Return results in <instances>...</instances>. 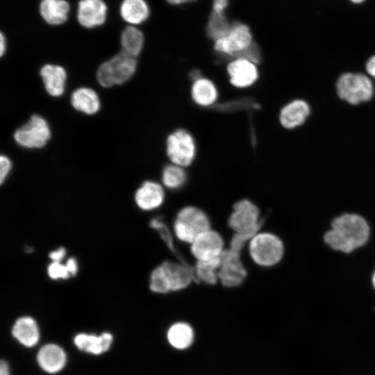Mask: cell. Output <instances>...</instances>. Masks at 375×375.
Here are the masks:
<instances>
[{
  "mask_svg": "<svg viewBox=\"0 0 375 375\" xmlns=\"http://www.w3.org/2000/svg\"><path fill=\"white\" fill-rule=\"evenodd\" d=\"M136 68L135 57L122 51L100 65L97 72V81L106 88L121 85L133 76Z\"/></svg>",
  "mask_w": 375,
  "mask_h": 375,
  "instance_id": "6da1fadb",
  "label": "cell"
},
{
  "mask_svg": "<svg viewBox=\"0 0 375 375\" xmlns=\"http://www.w3.org/2000/svg\"><path fill=\"white\" fill-rule=\"evenodd\" d=\"M249 251L256 264L265 267H272L282 259L284 246L276 235L268 232H258L249 240Z\"/></svg>",
  "mask_w": 375,
  "mask_h": 375,
  "instance_id": "7a4b0ae2",
  "label": "cell"
},
{
  "mask_svg": "<svg viewBox=\"0 0 375 375\" xmlns=\"http://www.w3.org/2000/svg\"><path fill=\"white\" fill-rule=\"evenodd\" d=\"M331 228L338 231L356 249L364 246L370 236L367 220L355 213H345L335 217L331 222Z\"/></svg>",
  "mask_w": 375,
  "mask_h": 375,
  "instance_id": "3957f363",
  "label": "cell"
},
{
  "mask_svg": "<svg viewBox=\"0 0 375 375\" xmlns=\"http://www.w3.org/2000/svg\"><path fill=\"white\" fill-rule=\"evenodd\" d=\"M339 97L351 104L369 101L373 96V85L369 78L362 74L342 75L336 85Z\"/></svg>",
  "mask_w": 375,
  "mask_h": 375,
  "instance_id": "277c9868",
  "label": "cell"
},
{
  "mask_svg": "<svg viewBox=\"0 0 375 375\" xmlns=\"http://www.w3.org/2000/svg\"><path fill=\"white\" fill-rule=\"evenodd\" d=\"M258 208L251 201L242 199L235 203L228 218V226L239 234H256L262 225Z\"/></svg>",
  "mask_w": 375,
  "mask_h": 375,
  "instance_id": "5b68a950",
  "label": "cell"
},
{
  "mask_svg": "<svg viewBox=\"0 0 375 375\" xmlns=\"http://www.w3.org/2000/svg\"><path fill=\"white\" fill-rule=\"evenodd\" d=\"M167 154L172 164L182 167H188L196 154L193 137L183 129L174 131L167 140Z\"/></svg>",
  "mask_w": 375,
  "mask_h": 375,
  "instance_id": "8992f818",
  "label": "cell"
},
{
  "mask_svg": "<svg viewBox=\"0 0 375 375\" xmlns=\"http://www.w3.org/2000/svg\"><path fill=\"white\" fill-rule=\"evenodd\" d=\"M51 138L49 126L43 117L34 115L14 133L15 142L26 148H41Z\"/></svg>",
  "mask_w": 375,
  "mask_h": 375,
  "instance_id": "52a82bcc",
  "label": "cell"
},
{
  "mask_svg": "<svg viewBox=\"0 0 375 375\" xmlns=\"http://www.w3.org/2000/svg\"><path fill=\"white\" fill-rule=\"evenodd\" d=\"M252 35L248 26L240 22L231 25L226 36L215 42V50L226 57L234 58L252 44Z\"/></svg>",
  "mask_w": 375,
  "mask_h": 375,
  "instance_id": "ba28073f",
  "label": "cell"
},
{
  "mask_svg": "<svg viewBox=\"0 0 375 375\" xmlns=\"http://www.w3.org/2000/svg\"><path fill=\"white\" fill-rule=\"evenodd\" d=\"M219 280L226 287L241 285L247 275V270L240 259V252L233 249H224L220 256Z\"/></svg>",
  "mask_w": 375,
  "mask_h": 375,
  "instance_id": "9c48e42d",
  "label": "cell"
},
{
  "mask_svg": "<svg viewBox=\"0 0 375 375\" xmlns=\"http://www.w3.org/2000/svg\"><path fill=\"white\" fill-rule=\"evenodd\" d=\"M224 240L217 231L208 229L199 233L191 244L190 251L197 260H208L220 257Z\"/></svg>",
  "mask_w": 375,
  "mask_h": 375,
  "instance_id": "30bf717a",
  "label": "cell"
},
{
  "mask_svg": "<svg viewBox=\"0 0 375 375\" xmlns=\"http://www.w3.org/2000/svg\"><path fill=\"white\" fill-rule=\"evenodd\" d=\"M256 64L244 58H234L227 67L231 84L239 88L253 85L258 77Z\"/></svg>",
  "mask_w": 375,
  "mask_h": 375,
  "instance_id": "8fae6325",
  "label": "cell"
},
{
  "mask_svg": "<svg viewBox=\"0 0 375 375\" xmlns=\"http://www.w3.org/2000/svg\"><path fill=\"white\" fill-rule=\"evenodd\" d=\"M165 199L162 186L157 182L147 181L136 190L134 201L142 210L151 211L159 208Z\"/></svg>",
  "mask_w": 375,
  "mask_h": 375,
  "instance_id": "7c38bea8",
  "label": "cell"
},
{
  "mask_svg": "<svg viewBox=\"0 0 375 375\" xmlns=\"http://www.w3.org/2000/svg\"><path fill=\"white\" fill-rule=\"evenodd\" d=\"M107 6L102 0H81L77 18L83 27L91 28L103 24L106 18Z\"/></svg>",
  "mask_w": 375,
  "mask_h": 375,
  "instance_id": "4fadbf2b",
  "label": "cell"
},
{
  "mask_svg": "<svg viewBox=\"0 0 375 375\" xmlns=\"http://www.w3.org/2000/svg\"><path fill=\"white\" fill-rule=\"evenodd\" d=\"M36 358L40 367L48 374L60 372L67 362L65 351L53 343L43 345L38 351Z\"/></svg>",
  "mask_w": 375,
  "mask_h": 375,
  "instance_id": "5bb4252c",
  "label": "cell"
},
{
  "mask_svg": "<svg viewBox=\"0 0 375 375\" xmlns=\"http://www.w3.org/2000/svg\"><path fill=\"white\" fill-rule=\"evenodd\" d=\"M167 282L170 292L186 288L192 281H195L194 270L189 265L170 261L162 262Z\"/></svg>",
  "mask_w": 375,
  "mask_h": 375,
  "instance_id": "9a60e30c",
  "label": "cell"
},
{
  "mask_svg": "<svg viewBox=\"0 0 375 375\" xmlns=\"http://www.w3.org/2000/svg\"><path fill=\"white\" fill-rule=\"evenodd\" d=\"M112 340L113 336L108 332L99 335L81 333L74 338V343L79 350L93 355H101L108 351Z\"/></svg>",
  "mask_w": 375,
  "mask_h": 375,
  "instance_id": "2e32d148",
  "label": "cell"
},
{
  "mask_svg": "<svg viewBox=\"0 0 375 375\" xmlns=\"http://www.w3.org/2000/svg\"><path fill=\"white\" fill-rule=\"evenodd\" d=\"M12 335L22 345L29 348L35 346L40 337L38 325L30 316H22L16 319Z\"/></svg>",
  "mask_w": 375,
  "mask_h": 375,
  "instance_id": "e0dca14e",
  "label": "cell"
},
{
  "mask_svg": "<svg viewBox=\"0 0 375 375\" xmlns=\"http://www.w3.org/2000/svg\"><path fill=\"white\" fill-rule=\"evenodd\" d=\"M47 92L53 97H60L65 91L67 73L65 69L56 65L47 64L40 69Z\"/></svg>",
  "mask_w": 375,
  "mask_h": 375,
  "instance_id": "ac0fdd59",
  "label": "cell"
},
{
  "mask_svg": "<svg viewBox=\"0 0 375 375\" xmlns=\"http://www.w3.org/2000/svg\"><path fill=\"white\" fill-rule=\"evenodd\" d=\"M310 114V107L302 100H294L285 106L280 112V122L286 128L301 125Z\"/></svg>",
  "mask_w": 375,
  "mask_h": 375,
  "instance_id": "d6986e66",
  "label": "cell"
},
{
  "mask_svg": "<svg viewBox=\"0 0 375 375\" xmlns=\"http://www.w3.org/2000/svg\"><path fill=\"white\" fill-rule=\"evenodd\" d=\"M176 219L197 235L210 229V222L207 215L194 206L183 208L178 211Z\"/></svg>",
  "mask_w": 375,
  "mask_h": 375,
  "instance_id": "ffe728a7",
  "label": "cell"
},
{
  "mask_svg": "<svg viewBox=\"0 0 375 375\" xmlns=\"http://www.w3.org/2000/svg\"><path fill=\"white\" fill-rule=\"evenodd\" d=\"M69 4L65 0H42L40 13L43 19L51 25H60L67 19Z\"/></svg>",
  "mask_w": 375,
  "mask_h": 375,
  "instance_id": "44dd1931",
  "label": "cell"
},
{
  "mask_svg": "<svg viewBox=\"0 0 375 375\" xmlns=\"http://www.w3.org/2000/svg\"><path fill=\"white\" fill-rule=\"evenodd\" d=\"M71 103L77 110L93 115L100 108V101L97 92L89 88H80L72 94Z\"/></svg>",
  "mask_w": 375,
  "mask_h": 375,
  "instance_id": "7402d4cb",
  "label": "cell"
},
{
  "mask_svg": "<svg viewBox=\"0 0 375 375\" xmlns=\"http://www.w3.org/2000/svg\"><path fill=\"white\" fill-rule=\"evenodd\" d=\"M168 342L176 349L183 350L190 347L194 342V333L192 326L183 322L173 324L167 333Z\"/></svg>",
  "mask_w": 375,
  "mask_h": 375,
  "instance_id": "603a6c76",
  "label": "cell"
},
{
  "mask_svg": "<svg viewBox=\"0 0 375 375\" xmlns=\"http://www.w3.org/2000/svg\"><path fill=\"white\" fill-rule=\"evenodd\" d=\"M120 14L124 21L131 24H140L149 15V8L144 0H124Z\"/></svg>",
  "mask_w": 375,
  "mask_h": 375,
  "instance_id": "cb8c5ba5",
  "label": "cell"
},
{
  "mask_svg": "<svg viewBox=\"0 0 375 375\" xmlns=\"http://www.w3.org/2000/svg\"><path fill=\"white\" fill-rule=\"evenodd\" d=\"M191 94L194 101L201 106H210L217 99V90L209 79L200 78L194 81Z\"/></svg>",
  "mask_w": 375,
  "mask_h": 375,
  "instance_id": "d4e9b609",
  "label": "cell"
},
{
  "mask_svg": "<svg viewBox=\"0 0 375 375\" xmlns=\"http://www.w3.org/2000/svg\"><path fill=\"white\" fill-rule=\"evenodd\" d=\"M220 263V257L208 260H197L193 269L195 281L215 285L219 281Z\"/></svg>",
  "mask_w": 375,
  "mask_h": 375,
  "instance_id": "484cf974",
  "label": "cell"
},
{
  "mask_svg": "<svg viewBox=\"0 0 375 375\" xmlns=\"http://www.w3.org/2000/svg\"><path fill=\"white\" fill-rule=\"evenodd\" d=\"M120 42L124 52L136 57L142 50L144 38L138 28L130 26L122 31Z\"/></svg>",
  "mask_w": 375,
  "mask_h": 375,
  "instance_id": "4316f807",
  "label": "cell"
},
{
  "mask_svg": "<svg viewBox=\"0 0 375 375\" xmlns=\"http://www.w3.org/2000/svg\"><path fill=\"white\" fill-rule=\"evenodd\" d=\"M231 25L224 13L212 11L207 23L206 32L208 36L215 42L226 36Z\"/></svg>",
  "mask_w": 375,
  "mask_h": 375,
  "instance_id": "83f0119b",
  "label": "cell"
},
{
  "mask_svg": "<svg viewBox=\"0 0 375 375\" xmlns=\"http://www.w3.org/2000/svg\"><path fill=\"white\" fill-rule=\"evenodd\" d=\"M187 180V174L183 167L171 164L165 166L162 172L163 185L170 190L181 188Z\"/></svg>",
  "mask_w": 375,
  "mask_h": 375,
  "instance_id": "f1b7e54d",
  "label": "cell"
},
{
  "mask_svg": "<svg viewBox=\"0 0 375 375\" xmlns=\"http://www.w3.org/2000/svg\"><path fill=\"white\" fill-rule=\"evenodd\" d=\"M325 243L332 249L342 253H351L356 249L338 231L331 228L324 235Z\"/></svg>",
  "mask_w": 375,
  "mask_h": 375,
  "instance_id": "f546056e",
  "label": "cell"
},
{
  "mask_svg": "<svg viewBox=\"0 0 375 375\" xmlns=\"http://www.w3.org/2000/svg\"><path fill=\"white\" fill-rule=\"evenodd\" d=\"M47 274L53 281L67 280L72 277L66 264L61 262H51L47 267Z\"/></svg>",
  "mask_w": 375,
  "mask_h": 375,
  "instance_id": "4dcf8cb0",
  "label": "cell"
},
{
  "mask_svg": "<svg viewBox=\"0 0 375 375\" xmlns=\"http://www.w3.org/2000/svg\"><path fill=\"white\" fill-rule=\"evenodd\" d=\"M149 226L151 228L156 230L168 247L174 253H177L174 246L171 233L167 225L160 219L153 218L150 221Z\"/></svg>",
  "mask_w": 375,
  "mask_h": 375,
  "instance_id": "1f68e13d",
  "label": "cell"
},
{
  "mask_svg": "<svg viewBox=\"0 0 375 375\" xmlns=\"http://www.w3.org/2000/svg\"><path fill=\"white\" fill-rule=\"evenodd\" d=\"M234 58H244L258 64L261 60V52L259 47L255 43L252 44L242 52L237 54Z\"/></svg>",
  "mask_w": 375,
  "mask_h": 375,
  "instance_id": "d6a6232c",
  "label": "cell"
},
{
  "mask_svg": "<svg viewBox=\"0 0 375 375\" xmlns=\"http://www.w3.org/2000/svg\"><path fill=\"white\" fill-rule=\"evenodd\" d=\"M250 106H256V104L251 103L250 100L242 99L219 105L218 106V109L228 111L238 109L240 110V108H246Z\"/></svg>",
  "mask_w": 375,
  "mask_h": 375,
  "instance_id": "836d02e7",
  "label": "cell"
},
{
  "mask_svg": "<svg viewBox=\"0 0 375 375\" xmlns=\"http://www.w3.org/2000/svg\"><path fill=\"white\" fill-rule=\"evenodd\" d=\"M0 183L2 185L7 179L12 169V162L6 156L0 157Z\"/></svg>",
  "mask_w": 375,
  "mask_h": 375,
  "instance_id": "e575fe53",
  "label": "cell"
},
{
  "mask_svg": "<svg viewBox=\"0 0 375 375\" xmlns=\"http://www.w3.org/2000/svg\"><path fill=\"white\" fill-rule=\"evenodd\" d=\"M67 255V250L63 247H60L49 252V258L51 262H61Z\"/></svg>",
  "mask_w": 375,
  "mask_h": 375,
  "instance_id": "d590c367",
  "label": "cell"
},
{
  "mask_svg": "<svg viewBox=\"0 0 375 375\" xmlns=\"http://www.w3.org/2000/svg\"><path fill=\"white\" fill-rule=\"evenodd\" d=\"M65 264L72 277L76 276L78 272V263L76 258L69 257Z\"/></svg>",
  "mask_w": 375,
  "mask_h": 375,
  "instance_id": "8d00e7d4",
  "label": "cell"
},
{
  "mask_svg": "<svg viewBox=\"0 0 375 375\" xmlns=\"http://www.w3.org/2000/svg\"><path fill=\"white\" fill-rule=\"evenodd\" d=\"M228 5V0H213L212 11L218 13H224Z\"/></svg>",
  "mask_w": 375,
  "mask_h": 375,
  "instance_id": "74e56055",
  "label": "cell"
},
{
  "mask_svg": "<svg viewBox=\"0 0 375 375\" xmlns=\"http://www.w3.org/2000/svg\"><path fill=\"white\" fill-rule=\"evenodd\" d=\"M366 68L367 72L375 78V56L367 61Z\"/></svg>",
  "mask_w": 375,
  "mask_h": 375,
  "instance_id": "f35d334b",
  "label": "cell"
},
{
  "mask_svg": "<svg viewBox=\"0 0 375 375\" xmlns=\"http://www.w3.org/2000/svg\"><path fill=\"white\" fill-rule=\"evenodd\" d=\"M0 375H10L9 365L3 359H1L0 362Z\"/></svg>",
  "mask_w": 375,
  "mask_h": 375,
  "instance_id": "ab89813d",
  "label": "cell"
},
{
  "mask_svg": "<svg viewBox=\"0 0 375 375\" xmlns=\"http://www.w3.org/2000/svg\"><path fill=\"white\" fill-rule=\"evenodd\" d=\"M6 49V42L3 34L1 33L0 35V54L2 56Z\"/></svg>",
  "mask_w": 375,
  "mask_h": 375,
  "instance_id": "60d3db41",
  "label": "cell"
},
{
  "mask_svg": "<svg viewBox=\"0 0 375 375\" xmlns=\"http://www.w3.org/2000/svg\"><path fill=\"white\" fill-rule=\"evenodd\" d=\"M194 1H196V0H166L167 2L172 5H179V4L191 2Z\"/></svg>",
  "mask_w": 375,
  "mask_h": 375,
  "instance_id": "b9f144b4",
  "label": "cell"
},
{
  "mask_svg": "<svg viewBox=\"0 0 375 375\" xmlns=\"http://www.w3.org/2000/svg\"><path fill=\"white\" fill-rule=\"evenodd\" d=\"M190 76L194 80V81L201 78V73L197 70L192 71L190 74Z\"/></svg>",
  "mask_w": 375,
  "mask_h": 375,
  "instance_id": "7bdbcfd3",
  "label": "cell"
},
{
  "mask_svg": "<svg viewBox=\"0 0 375 375\" xmlns=\"http://www.w3.org/2000/svg\"><path fill=\"white\" fill-rule=\"evenodd\" d=\"M372 285L374 288L375 289V270L372 274Z\"/></svg>",
  "mask_w": 375,
  "mask_h": 375,
  "instance_id": "ee69618b",
  "label": "cell"
},
{
  "mask_svg": "<svg viewBox=\"0 0 375 375\" xmlns=\"http://www.w3.org/2000/svg\"><path fill=\"white\" fill-rule=\"evenodd\" d=\"M352 2L353 3H361L362 1H364L365 0H351Z\"/></svg>",
  "mask_w": 375,
  "mask_h": 375,
  "instance_id": "f6af8a7d",
  "label": "cell"
}]
</instances>
